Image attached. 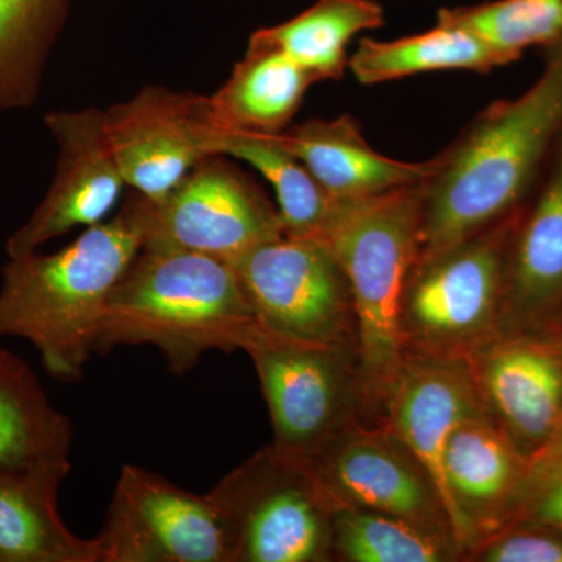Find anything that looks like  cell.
Listing matches in <instances>:
<instances>
[{
  "label": "cell",
  "instance_id": "6da1fadb",
  "mask_svg": "<svg viewBox=\"0 0 562 562\" xmlns=\"http://www.w3.org/2000/svg\"><path fill=\"white\" fill-rule=\"evenodd\" d=\"M538 80L492 103L438 157L425 184L417 261L512 216L530 194L562 133V38Z\"/></svg>",
  "mask_w": 562,
  "mask_h": 562
},
{
  "label": "cell",
  "instance_id": "7a4b0ae2",
  "mask_svg": "<svg viewBox=\"0 0 562 562\" xmlns=\"http://www.w3.org/2000/svg\"><path fill=\"white\" fill-rule=\"evenodd\" d=\"M144 247L143 203L133 192L120 213L55 254L9 258L0 288V336L38 350L58 382H77L95 351L111 294Z\"/></svg>",
  "mask_w": 562,
  "mask_h": 562
},
{
  "label": "cell",
  "instance_id": "3957f363",
  "mask_svg": "<svg viewBox=\"0 0 562 562\" xmlns=\"http://www.w3.org/2000/svg\"><path fill=\"white\" fill-rule=\"evenodd\" d=\"M371 198L333 201L316 233L349 283L357 327L361 417L382 425L384 406L405 360L403 291L420 251L425 184Z\"/></svg>",
  "mask_w": 562,
  "mask_h": 562
},
{
  "label": "cell",
  "instance_id": "277c9868",
  "mask_svg": "<svg viewBox=\"0 0 562 562\" xmlns=\"http://www.w3.org/2000/svg\"><path fill=\"white\" fill-rule=\"evenodd\" d=\"M257 324L231 262L184 250L139 251L111 294L95 351L154 346L184 375L211 350H241Z\"/></svg>",
  "mask_w": 562,
  "mask_h": 562
},
{
  "label": "cell",
  "instance_id": "5b68a950",
  "mask_svg": "<svg viewBox=\"0 0 562 562\" xmlns=\"http://www.w3.org/2000/svg\"><path fill=\"white\" fill-rule=\"evenodd\" d=\"M519 209L413 266L403 291L406 351L465 358L502 330L506 266Z\"/></svg>",
  "mask_w": 562,
  "mask_h": 562
},
{
  "label": "cell",
  "instance_id": "8992f818",
  "mask_svg": "<svg viewBox=\"0 0 562 562\" xmlns=\"http://www.w3.org/2000/svg\"><path fill=\"white\" fill-rule=\"evenodd\" d=\"M233 536V562H327L335 502L308 462L273 446L255 453L209 492Z\"/></svg>",
  "mask_w": 562,
  "mask_h": 562
},
{
  "label": "cell",
  "instance_id": "52a82bcc",
  "mask_svg": "<svg viewBox=\"0 0 562 562\" xmlns=\"http://www.w3.org/2000/svg\"><path fill=\"white\" fill-rule=\"evenodd\" d=\"M249 355L280 453L308 462L338 432L362 422L355 347L303 341L255 324Z\"/></svg>",
  "mask_w": 562,
  "mask_h": 562
},
{
  "label": "cell",
  "instance_id": "ba28073f",
  "mask_svg": "<svg viewBox=\"0 0 562 562\" xmlns=\"http://www.w3.org/2000/svg\"><path fill=\"white\" fill-rule=\"evenodd\" d=\"M232 266L261 327L303 341L357 349L349 283L319 238L283 235Z\"/></svg>",
  "mask_w": 562,
  "mask_h": 562
},
{
  "label": "cell",
  "instance_id": "9c48e42d",
  "mask_svg": "<svg viewBox=\"0 0 562 562\" xmlns=\"http://www.w3.org/2000/svg\"><path fill=\"white\" fill-rule=\"evenodd\" d=\"M222 157L195 166L161 202L140 195L146 249L192 251L232 265L284 235L279 210Z\"/></svg>",
  "mask_w": 562,
  "mask_h": 562
},
{
  "label": "cell",
  "instance_id": "30bf717a",
  "mask_svg": "<svg viewBox=\"0 0 562 562\" xmlns=\"http://www.w3.org/2000/svg\"><path fill=\"white\" fill-rule=\"evenodd\" d=\"M103 562H233V536L209 494L125 464L98 536Z\"/></svg>",
  "mask_w": 562,
  "mask_h": 562
},
{
  "label": "cell",
  "instance_id": "8fae6325",
  "mask_svg": "<svg viewBox=\"0 0 562 562\" xmlns=\"http://www.w3.org/2000/svg\"><path fill=\"white\" fill-rule=\"evenodd\" d=\"M103 128L125 184L151 203L203 160L222 155L227 135L210 98L162 87L103 111Z\"/></svg>",
  "mask_w": 562,
  "mask_h": 562
},
{
  "label": "cell",
  "instance_id": "7c38bea8",
  "mask_svg": "<svg viewBox=\"0 0 562 562\" xmlns=\"http://www.w3.org/2000/svg\"><path fill=\"white\" fill-rule=\"evenodd\" d=\"M308 464L335 505L391 514L453 538L431 476L383 425L355 422Z\"/></svg>",
  "mask_w": 562,
  "mask_h": 562
},
{
  "label": "cell",
  "instance_id": "4fadbf2b",
  "mask_svg": "<svg viewBox=\"0 0 562 562\" xmlns=\"http://www.w3.org/2000/svg\"><path fill=\"white\" fill-rule=\"evenodd\" d=\"M465 361L483 408L531 458L562 422V327L497 333Z\"/></svg>",
  "mask_w": 562,
  "mask_h": 562
},
{
  "label": "cell",
  "instance_id": "5bb4252c",
  "mask_svg": "<svg viewBox=\"0 0 562 562\" xmlns=\"http://www.w3.org/2000/svg\"><path fill=\"white\" fill-rule=\"evenodd\" d=\"M46 125L58 146L57 173L46 198L7 241L9 258L32 254L74 228L101 224L125 184L103 128V111H54Z\"/></svg>",
  "mask_w": 562,
  "mask_h": 562
},
{
  "label": "cell",
  "instance_id": "9a60e30c",
  "mask_svg": "<svg viewBox=\"0 0 562 562\" xmlns=\"http://www.w3.org/2000/svg\"><path fill=\"white\" fill-rule=\"evenodd\" d=\"M528 476L530 458L486 412L453 431L443 453V503L462 560L514 522Z\"/></svg>",
  "mask_w": 562,
  "mask_h": 562
},
{
  "label": "cell",
  "instance_id": "2e32d148",
  "mask_svg": "<svg viewBox=\"0 0 562 562\" xmlns=\"http://www.w3.org/2000/svg\"><path fill=\"white\" fill-rule=\"evenodd\" d=\"M562 327V133L517 214L502 330Z\"/></svg>",
  "mask_w": 562,
  "mask_h": 562
},
{
  "label": "cell",
  "instance_id": "e0dca14e",
  "mask_svg": "<svg viewBox=\"0 0 562 562\" xmlns=\"http://www.w3.org/2000/svg\"><path fill=\"white\" fill-rule=\"evenodd\" d=\"M482 412L465 358L406 351L382 425L419 461L443 503L447 443L462 422Z\"/></svg>",
  "mask_w": 562,
  "mask_h": 562
},
{
  "label": "cell",
  "instance_id": "ac0fdd59",
  "mask_svg": "<svg viewBox=\"0 0 562 562\" xmlns=\"http://www.w3.org/2000/svg\"><path fill=\"white\" fill-rule=\"evenodd\" d=\"M69 460L0 469V562H103L98 538L74 535L58 512Z\"/></svg>",
  "mask_w": 562,
  "mask_h": 562
},
{
  "label": "cell",
  "instance_id": "d6986e66",
  "mask_svg": "<svg viewBox=\"0 0 562 562\" xmlns=\"http://www.w3.org/2000/svg\"><path fill=\"white\" fill-rule=\"evenodd\" d=\"M336 201L371 198L430 180L438 157L425 162L398 161L369 146L353 117L312 120L273 135Z\"/></svg>",
  "mask_w": 562,
  "mask_h": 562
},
{
  "label": "cell",
  "instance_id": "ffe728a7",
  "mask_svg": "<svg viewBox=\"0 0 562 562\" xmlns=\"http://www.w3.org/2000/svg\"><path fill=\"white\" fill-rule=\"evenodd\" d=\"M313 83L316 81L286 55L249 41L231 79L210 95L211 105L227 133L277 135L286 131Z\"/></svg>",
  "mask_w": 562,
  "mask_h": 562
},
{
  "label": "cell",
  "instance_id": "44dd1931",
  "mask_svg": "<svg viewBox=\"0 0 562 562\" xmlns=\"http://www.w3.org/2000/svg\"><path fill=\"white\" fill-rule=\"evenodd\" d=\"M513 63L475 33L438 21L431 31L392 41L362 38L349 58L355 79L379 85L441 70L487 72Z\"/></svg>",
  "mask_w": 562,
  "mask_h": 562
},
{
  "label": "cell",
  "instance_id": "7402d4cb",
  "mask_svg": "<svg viewBox=\"0 0 562 562\" xmlns=\"http://www.w3.org/2000/svg\"><path fill=\"white\" fill-rule=\"evenodd\" d=\"M383 24L384 11L373 0H317L299 16L255 32L250 41L286 55L314 81L341 80L350 41Z\"/></svg>",
  "mask_w": 562,
  "mask_h": 562
},
{
  "label": "cell",
  "instance_id": "603a6c76",
  "mask_svg": "<svg viewBox=\"0 0 562 562\" xmlns=\"http://www.w3.org/2000/svg\"><path fill=\"white\" fill-rule=\"evenodd\" d=\"M74 427L43 390L31 366L0 347V469L69 460Z\"/></svg>",
  "mask_w": 562,
  "mask_h": 562
},
{
  "label": "cell",
  "instance_id": "cb8c5ba5",
  "mask_svg": "<svg viewBox=\"0 0 562 562\" xmlns=\"http://www.w3.org/2000/svg\"><path fill=\"white\" fill-rule=\"evenodd\" d=\"M333 554L346 562H453L462 550L452 536L391 514L336 505Z\"/></svg>",
  "mask_w": 562,
  "mask_h": 562
},
{
  "label": "cell",
  "instance_id": "d4e9b609",
  "mask_svg": "<svg viewBox=\"0 0 562 562\" xmlns=\"http://www.w3.org/2000/svg\"><path fill=\"white\" fill-rule=\"evenodd\" d=\"M66 0H0V110L35 102Z\"/></svg>",
  "mask_w": 562,
  "mask_h": 562
},
{
  "label": "cell",
  "instance_id": "484cf974",
  "mask_svg": "<svg viewBox=\"0 0 562 562\" xmlns=\"http://www.w3.org/2000/svg\"><path fill=\"white\" fill-rule=\"evenodd\" d=\"M221 154L247 162L269 181L284 235L314 236L319 232L335 199L273 135L227 133Z\"/></svg>",
  "mask_w": 562,
  "mask_h": 562
},
{
  "label": "cell",
  "instance_id": "4316f807",
  "mask_svg": "<svg viewBox=\"0 0 562 562\" xmlns=\"http://www.w3.org/2000/svg\"><path fill=\"white\" fill-rule=\"evenodd\" d=\"M438 21L475 33L516 61L528 47H549L562 38V0H495L443 9Z\"/></svg>",
  "mask_w": 562,
  "mask_h": 562
},
{
  "label": "cell",
  "instance_id": "83f0119b",
  "mask_svg": "<svg viewBox=\"0 0 562 562\" xmlns=\"http://www.w3.org/2000/svg\"><path fill=\"white\" fill-rule=\"evenodd\" d=\"M462 561L562 562V531L542 525H512L476 543Z\"/></svg>",
  "mask_w": 562,
  "mask_h": 562
},
{
  "label": "cell",
  "instance_id": "f1b7e54d",
  "mask_svg": "<svg viewBox=\"0 0 562 562\" xmlns=\"http://www.w3.org/2000/svg\"><path fill=\"white\" fill-rule=\"evenodd\" d=\"M516 524L542 525L562 531V471L528 476L522 503L512 525Z\"/></svg>",
  "mask_w": 562,
  "mask_h": 562
},
{
  "label": "cell",
  "instance_id": "f546056e",
  "mask_svg": "<svg viewBox=\"0 0 562 562\" xmlns=\"http://www.w3.org/2000/svg\"><path fill=\"white\" fill-rule=\"evenodd\" d=\"M562 471V422L552 438L530 458V476Z\"/></svg>",
  "mask_w": 562,
  "mask_h": 562
}]
</instances>
